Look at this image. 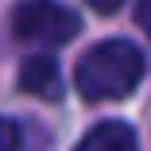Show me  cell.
I'll use <instances>...</instances> for the list:
<instances>
[{"label": "cell", "mask_w": 151, "mask_h": 151, "mask_svg": "<svg viewBox=\"0 0 151 151\" xmlns=\"http://www.w3.org/2000/svg\"><path fill=\"white\" fill-rule=\"evenodd\" d=\"M143 78V50L128 39H105L78 58L74 89L85 101H120Z\"/></svg>", "instance_id": "6da1fadb"}, {"label": "cell", "mask_w": 151, "mask_h": 151, "mask_svg": "<svg viewBox=\"0 0 151 151\" xmlns=\"http://www.w3.org/2000/svg\"><path fill=\"white\" fill-rule=\"evenodd\" d=\"M81 31V19L58 0H23L12 12V35L35 47H62Z\"/></svg>", "instance_id": "7a4b0ae2"}, {"label": "cell", "mask_w": 151, "mask_h": 151, "mask_svg": "<svg viewBox=\"0 0 151 151\" xmlns=\"http://www.w3.org/2000/svg\"><path fill=\"white\" fill-rule=\"evenodd\" d=\"M19 89L43 97V101H58V97H62V74H58V62L47 58V54L23 58V66H19Z\"/></svg>", "instance_id": "3957f363"}, {"label": "cell", "mask_w": 151, "mask_h": 151, "mask_svg": "<svg viewBox=\"0 0 151 151\" xmlns=\"http://www.w3.org/2000/svg\"><path fill=\"white\" fill-rule=\"evenodd\" d=\"M74 151H139V139H136V128L124 124V120H105V124L89 128Z\"/></svg>", "instance_id": "277c9868"}, {"label": "cell", "mask_w": 151, "mask_h": 151, "mask_svg": "<svg viewBox=\"0 0 151 151\" xmlns=\"http://www.w3.org/2000/svg\"><path fill=\"white\" fill-rule=\"evenodd\" d=\"M0 151H23V136L8 116H0Z\"/></svg>", "instance_id": "5b68a950"}, {"label": "cell", "mask_w": 151, "mask_h": 151, "mask_svg": "<svg viewBox=\"0 0 151 151\" xmlns=\"http://www.w3.org/2000/svg\"><path fill=\"white\" fill-rule=\"evenodd\" d=\"M136 23L151 35V0H139V4H136Z\"/></svg>", "instance_id": "8992f818"}, {"label": "cell", "mask_w": 151, "mask_h": 151, "mask_svg": "<svg viewBox=\"0 0 151 151\" xmlns=\"http://www.w3.org/2000/svg\"><path fill=\"white\" fill-rule=\"evenodd\" d=\"M85 4H89V8H97V12H105V16H109V12H116L120 4H124V0H85Z\"/></svg>", "instance_id": "52a82bcc"}]
</instances>
